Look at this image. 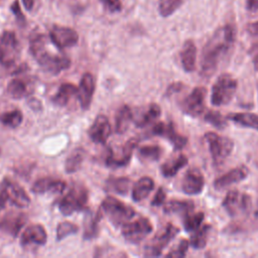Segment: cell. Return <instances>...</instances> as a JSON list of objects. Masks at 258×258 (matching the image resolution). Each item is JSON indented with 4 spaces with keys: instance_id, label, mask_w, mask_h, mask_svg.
I'll list each match as a JSON object with an SVG mask.
<instances>
[{
    "instance_id": "5",
    "label": "cell",
    "mask_w": 258,
    "mask_h": 258,
    "mask_svg": "<svg viewBox=\"0 0 258 258\" xmlns=\"http://www.w3.org/2000/svg\"><path fill=\"white\" fill-rule=\"evenodd\" d=\"M238 87L237 80L230 74H222L212 87L211 102L214 106L227 105L233 99Z\"/></svg>"
},
{
    "instance_id": "23",
    "label": "cell",
    "mask_w": 258,
    "mask_h": 258,
    "mask_svg": "<svg viewBox=\"0 0 258 258\" xmlns=\"http://www.w3.org/2000/svg\"><path fill=\"white\" fill-rule=\"evenodd\" d=\"M67 187V183L61 179L52 177H42L37 179L31 186V190L34 194H45V192H57L61 194Z\"/></svg>"
},
{
    "instance_id": "18",
    "label": "cell",
    "mask_w": 258,
    "mask_h": 258,
    "mask_svg": "<svg viewBox=\"0 0 258 258\" xmlns=\"http://www.w3.org/2000/svg\"><path fill=\"white\" fill-rule=\"evenodd\" d=\"M1 184L5 187L11 205H13L19 209L26 208L29 206L30 198L28 197V195L24 190V188L22 186H20L17 182L5 177L1 181Z\"/></svg>"
},
{
    "instance_id": "25",
    "label": "cell",
    "mask_w": 258,
    "mask_h": 258,
    "mask_svg": "<svg viewBox=\"0 0 258 258\" xmlns=\"http://www.w3.org/2000/svg\"><path fill=\"white\" fill-rule=\"evenodd\" d=\"M154 188V181L149 176L139 178L133 185L132 199L135 202H141L146 199Z\"/></svg>"
},
{
    "instance_id": "38",
    "label": "cell",
    "mask_w": 258,
    "mask_h": 258,
    "mask_svg": "<svg viewBox=\"0 0 258 258\" xmlns=\"http://www.w3.org/2000/svg\"><path fill=\"white\" fill-rule=\"evenodd\" d=\"M162 153L161 148L158 145H144L139 148L138 156L142 160L156 161L160 158Z\"/></svg>"
},
{
    "instance_id": "49",
    "label": "cell",
    "mask_w": 258,
    "mask_h": 258,
    "mask_svg": "<svg viewBox=\"0 0 258 258\" xmlns=\"http://www.w3.org/2000/svg\"><path fill=\"white\" fill-rule=\"evenodd\" d=\"M247 9L251 12L258 10V0H247Z\"/></svg>"
},
{
    "instance_id": "14",
    "label": "cell",
    "mask_w": 258,
    "mask_h": 258,
    "mask_svg": "<svg viewBox=\"0 0 258 258\" xmlns=\"http://www.w3.org/2000/svg\"><path fill=\"white\" fill-rule=\"evenodd\" d=\"M152 133L154 135L166 138L172 144L175 150L182 149L187 143V138L176 132L172 123L165 124L163 122H158L153 126Z\"/></svg>"
},
{
    "instance_id": "50",
    "label": "cell",
    "mask_w": 258,
    "mask_h": 258,
    "mask_svg": "<svg viewBox=\"0 0 258 258\" xmlns=\"http://www.w3.org/2000/svg\"><path fill=\"white\" fill-rule=\"evenodd\" d=\"M22 3L26 10L30 11L34 5V0H22Z\"/></svg>"
},
{
    "instance_id": "36",
    "label": "cell",
    "mask_w": 258,
    "mask_h": 258,
    "mask_svg": "<svg viewBox=\"0 0 258 258\" xmlns=\"http://www.w3.org/2000/svg\"><path fill=\"white\" fill-rule=\"evenodd\" d=\"M204 218H205V214L203 212H197V213L190 212L184 215V219H183L184 230L186 232L196 231L198 228L202 226Z\"/></svg>"
},
{
    "instance_id": "40",
    "label": "cell",
    "mask_w": 258,
    "mask_h": 258,
    "mask_svg": "<svg viewBox=\"0 0 258 258\" xmlns=\"http://www.w3.org/2000/svg\"><path fill=\"white\" fill-rule=\"evenodd\" d=\"M205 120L217 129L223 130L227 126V119L220 112L210 110L205 115Z\"/></svg>"
},
{
    "instance_id": "46",
    "label": "cell",
    "mask_w": 258,
    "mask_h": 258,
    "mask_svg": "<svg viewBox=\"0 0 258 258\" xmlns=\"http://www.w3.org/2000/svg\"><path fill=\"white\" fill-rule=\"evenodd\" d=\"M10 204L8 194L5 189V187L0 183V212L7 206V204Z\"/></svg>"
},
{
    "instance_id": "13",
    "label": "cell",
    "mask_w": 258,
    "mask_h": 258,
    "mask_svg": "<svg viewBox=\"0 0 258 258\" xmlns=\"http://www.w3.org/2000/svg\"><path fill=\"white\" fill-rule=\"evenodd\" d=\"M138 145V139L131 138L129 139L120 150L119 154H115L112 152L111 149H109L107 157H106V165L111 168H118L127 165L132 157L133 150Z\"/></svg>"
},
{
    "instance_id": "52",
    "label": "cell",
    "mask_w": 258,
    "mask_h": 258,
    "mask_svg": "<svg viewBox=\"0 0 258 258\" xmlns=\"http://www.w3.org/2000/svg\"><path fill=\"white\" fill-rule=\"evenodd\" d=\"M256 214H257V216H258V204H257V212H256Z\"/></svg>"
},
{
    "instance_id": "39",
    "label": "cell",
    "mask_w": 258,
    "mask_h": 258,
    "mask_svg": "<svg viewBox=\"0 0 258 258\" xmlns=\"http://www.w3.org/2000/svg\"><path fill=\"white\" fill-rule=\"evenodd\" d=\"M184 0H159L158 11L162 17H168L173 14L182 4Z\"/></svg>"
},
{
    "instance_id": "47",
    "label": "cell",
    "mask_w": 258,
    "mask_h": 258,
    "mask_svg": "<svg viewBox=\"0 0 258 258\" xmlns=\"http://www.w3.org/2000/svg\"><path fill=\"white\" fill-rule=\"evenodd\" d=\"M183 85L181 83H173L171 84L168 88H167V91H166V96H170L174 93H177L179 91H181Z\"/></svg>"
},
{
    "instance_id": "8",
    "label": "cell",
    "mask_w": 258,
    "mask_h": 258,
    "mask_svg": "<svg viewBox=\"0 0 258 258\" xmlns=\"http://www.w3.org/2000/svg\"><path fill=\"white\" fill-rule=\"evenodd\" d=\"M153 230L151 222L145 218L141 217L132 222H127L122 226L121 234L123 238L131 244H138L144 240Z\"/></svg>"
},
{
    "instance_id": "20",
    "label": "cell",
    "mask_w": 258,
    "mask_h": 258,
    "mask_svg": "<svg viewBox=\"0 0 258 258\" xmlns=\"http://www.w3.org/2000/svg\"><path fill=\"white\" fill-rule=\"evenodd\" d=\"M95 93V79L92 74L86 73L83 75L78 87V99L83 110L90 108L92 99Z\"/></svg>"
},
{
    "instance_id": "31",
    "label": "cell",
    "mask_w": 258,
    "mask_h": 258,
    "mask_svg": "<svg viewBox=\"0 0 258 258\" xmlns=\"http://www.w3.org/2000/svg\"><path fill=\"white\" fill-rule=\"evenodd\" d=\"M131 180L128 177H110L107 179L105 188L107 191L116 192L119 195H125L129 190Z\"/></svg>"
},
{
    "instance_id": "35",
    "label": "cell",
    "mask_w": 258,
    "mask_h": 258,
    "mask_svg": "<svg viewBox=\"0 0 258 258\" xmlns=\"http://www.w3.org/2000/svg\"><path fill=\"white\" fill-rule=\"evenodd\" d=\"M84 161V151L81 148L75 149L66 159L64 169L67 173H74L81 167Z\"/></svg>"
},
{
    "instance_id": "45",
    "label": "cell",
    "mask_w": 258,
    "mask_h": 258,
    "mask_svg": "<svg viewBox=\"0 0 258 258\" xmlns=\"http://www.w3.org/2000/svg\"><path fill=\"white\" fill-rule=\"evenodd\" d=\"M10 9H11V11L13 12V14H14L15 17H16V19H17L19 22H21V23L25 22V17H24V15H23V13L21 12L20 5H19L18 0H15V1L13 2V4H12L11 7H10Z\"/></svg>"
},
{
    "instance_id": "10",
    "label": "cell",
    "mask_w": 258,
    "mask_h": 258,
    "mask_svg": "<svg viewBox=\"0 0 258 258\" xmlns=\"http://www.w3.org/2000/svg\"><path fill=\"white\" fill-rule=\"evenodd\" d=\"M207 90L203 87L195 88L182 99L179 106L181 111L190 117H200L206 109Z\"/></svg>"
},
{
    "instance_id": "48",
    "label": "cell",
    "mask_w": 258,
    "mask_h": 258,
    "mask_svg": "<svg viewBox=\"0 0 258 258\" xmlns=\"http://www.w3.org/2000/svg\"><path fill=\"white\" fill-rule=\"evenodd\" d=\"M247 30L252 35H258V21L249 23L247 25Z\"/></svg>"
},
{
    "instance_id": "42",
    "label": "cell",
    "mask_w": 258,
    "mask_h": 258,
    "mask_svg": "<svg viewBox=\"0 0 258 258\" xmlns=\"http://www.w3.org/2000/svg\"><path fill=\"white\" fill-rule=\"evenodd\" d=\"M189 242L185 239H181L178 245H176L171 251H169L166 254V257H174V258H181L186 255L187 248H188Z\"/></svg>"
},
{
    "instance_id": "4",
    "label": "cell",
    "mask_w": 258,
    "mask_h": 258,
    "mask_svg": "<svg viewBox=\"0 0 258 258\" xmlns=\"http://www.w3.org/2000/svg\"><path fill=\"white\" fill-rule=\"evenodd\" d=\"M102 210L115 227L123 226L135 215V211L132 207L113 196H108L103 200Z\"/></svg>"
},
{
    "instance_id": "26",
    "label": "cell",
    "mask_w": 258,
    "mask_h": 258,
    "mask_svg": "<svg viewBox=\"0 0 258 258\" xmlns=\"http://www.w3.org/2000/svg\"><path fill=\"white\" fill-rule=\"evenodd\" d=\"M76 95H78V88L71 83H63L62 85H60L58 91L52 97L51 101L54 105L63 107Z\"/></svg>"
},
{
    "instance_id": "7",
    "label": "cell",
    "mask_w": 258,
    "mask_h": 258,
    "mask_svg": "<svg viewBox=\"0 0 258 258\" xmlns=\"http://www.w3.org/2000/svg\"><path fill=\"white\" fill-rule=\"evenodd\" d=\"M20 45L13 31L5 30L0 35V64L9 68L15 64L19 57Z\"/></svg>"
},
{
    "instance_id": "28",
    "label": "cell",
    "mask_w": 258,
    "mask_h": 258,
    "mask_svg": "<svg viewBox=\"0 0 258 258\" xmlns=\"http://www.w3.org/2000/svg\"><path fill=\"white\" fill-rule=\"evenodd\" d=\"M102 218L100 211L91 213L86 217L84 221V235L85 240H92L98 236L99 233V223Z\"/></svg>"
},
{
    "instance_id": "37",
    "label": "cell",
    "mask_w": 258,
    "mask_h": 258,
    "mask_svg": "<svg viewBox=\"0 0 258 258\" xmlns=\"http://www.w3.org/2000/svg\"><path fill=\"white\" fill-rule=\"evenodd\" d=\"M22 120H23V114L20 110H17V109L5 112L0 117L1 123L4 126L10 127V128L18 127L21 124Z\"/></svg>"
},
{
    "instance_id": "29",
    "label": "cell",
    "mask_w": 258,
    "mask_h": 258,
    "mask_svg": "<svg viewBox=\"0 0 258 258\" xmlns=\"http://www.w3.org/2000/svg\"><path fill=\"white\" fill-rule=\"evenodd\" d=\"M187 163V157L183 154H179L178 156L171 158L164 162L161 167V173L165 177H172L174 176L183 166H185Z\"/></svg>"
},
{
    "instance_id": "44",
    "label": "cell",
    "mask_w": 258,
    "mask_h": 258,
    "mask_svg": "<svg viewBox=\"0 0 258 258\" xmlns=\"http://www.w3.org/2000/svg\"><path fill=\"white\" fill-rule=\"evenodd\" d=\"M101 1L104 3L107 10H109L110 12H119L122 9V4L120 0H101Z\"/></svg>"
},
{
    "instance_id": "9",
    "label": "cell",
    "mask_w": 258,
    "mask_h": 258,
    "mask_svg": "<svg viewBox=\"0 0 258 258\" xmlns=\"http://www.w3.org/2000/svg\"><path fill=\"white\" fill-rule=\"evenodd\" d=\"M178 231H179L178 228H176L173 224L168 223L161 231H159L151 239L150 243L146 245L144 250V255L147 257L160 256L163 249L169 244L170 241L174 239Z\"/></svg>"
},
{
    "instance_id": "12",
    "label": "cell",
    "mask_w": 258,
    "mask_h": 258,
    "mask_svg": "<svg viewBox=\"0 0 258 258\" xmlns=\"http://www.w3.org/2000/svg\"><path fill=\"white\" fill-rule=\"evenodd\" d=\"M49 38L58 49H64L78 43L79 34L71 27L53 25L49 31Z\"/></svg>"
},
{
    "instance_id": "41",
    "label": "cell",
    "mask_w": 258,
    "mask_h": 258,
    "mask_svg": "<svg viewBox=\"0 0 258 258\" xmlns=\"http://www.w3.org/2000/svg\"><path fill=\"white\" fill-rule=\"evenodd\" d=\"M79 231V227L69 221H63L59 223L56 227V240L60 241L66 237L73 235Z\"/></svg>"
},
{
    "instance_id": "3",
    "label": "cell",
    "mask_w": 258,
    "mask_h": 258,
    "mask_svg": "<svg viewBox=\"0 0 258 258\" xmlns=\"http://www.w3.org/2000/svg\"><path fill=\"white\" fill-rule=\"evenodd\" d=\"M89 201V191L83 184H74L69 192L58 202V209L64 216H70L75 212H81L87 209Z\"/></svg>"
},
{
    "instance_id": "2",
    "label": "cell",
    "mask_w": 258,
    "mask_h": 258,
    "mask_svg": "<svg viewBox=\"0 0 258 258\" xmlns=\"http://www.w3.org/2000/svg\"><path fill=\"white\" fill-rule=\"evenodd\" d=\"M29 49L34 59L46 73L57 75L71 66L69 57L53 53L47 49V40L43 34L35 33L30 37Z\"/></svg>"
},
{
    "instance_id": "53",
    "label": "cell",
    "mask_w": 258,
    "mask_h": 258,
    "mask_svg": "<svg viewBox=\"0 0 258 258\" xmlns=\"http://www.w3.org/2000/svg\"><path fill=\"white\" fill-rule=\"evenodd\" d=\"M0 154H1V151H0Z\"/></svg>"
},
{
    "instance_id": "22",
    "label": "cell",
    "mask_w": 258,
    "mask_h": 258,
    "mask_svg": "<svg viewBox=\"0 0 258 258\" xmlns=\"http://www.w3.org/2000/svg\"><path fill=\"white\" fill-rule=\"evenodd\" d=\"M249 169L245 165H239L230 171L219 176L214 181V187L216 189H223L233 183H237L248 176Z\"/></svg>"
},
{
    "instance_id": "1",
    "label": "cell",
    "mask_w": 258,
    "mask_h": 258,
    "mask_svg": "<svg viewBox=\"0 0 258 258\" xmlns=\"http://www.w3.org/2000/svg\"><path fill=\"white\" fill-rule=\"evenodd\" d=\"M236 40V29L232 24L219 27L205 44L201 56V75L211 78L220 62L231 52Z\"/></svg>"
},
{
    "instance_id": "51",
    "label": "cell",
    "mask_w": 258,
    "mask_h": 258,
    "mask_svg": "<svg viewBox=\"0 0 258 258\" xmlns=\"http://www.w3.org/2000/svg\"><path fill=\"white\" fill-rule=\"evenodd\" d=\"M253 63H254V68L256 71H258V54L254 57L253 59Z\"/></svg>"
},
{
    "instance_id": "33",
    "label": "cell",
    "mask_w": 258,
    "mask_h": 258,
    "mask_svg": "<svg viewBox=\"0 0 258 258\" xmlns=\"http://www.w3.org/2000/svg\"><path fill=\"white\" fill-rule=\"evenodd\" d=\"M211 226L206 224L194 231V234L190 236L189 245L195 249H203L207 245Z\"/></svg>"
},
{
    "instance_id": "24",
    "label": "cell",
    "mask_w": 258,
    "mask_h": 258,
    "mask_svg": "<svg viewBox=\"0 0 258 258\" xmlns=\"http://www.w3.org/2000/svg\"><path fill=\"white\" fill-rule=\"evenodd\" d=\"M197 47L191 39L184 41L180 50V61L185 72L190 73L196 69Z\"/></svg>"
},
{
    "instance_id": "6",
    "label": "cell",
    "mask_w": 258,
    "mask_h": 258,
    "mask_svg": "<svg viewBox=\"0 0 258 258\" xmlns=\"http://www.w3.org/2000/svg\"><path fill=\"white\" fill-rule=\"evenodd\" d=\"M205 140L209 145V150L216 166H220L230 156L234 148V142L229 137L221 136L216 132H207Z\"/></svg>"
},
{
    "instance_id": "11",
    "label": "cell",
    "mask_w": 258,
    "mask_h": 258,
    "mask_svg": "<svg viewBox=\"0 0 258 258\" xmlns=\"http://www.w3.org/2000/svg\"><path fill=\"white\" fill-rule=\"evenodd\" d=\"M222 205L227 213L234 217L249 210L251 206V198L244 192L233 189L226 195Z\"/></svg>"
},
{
    "instance_id": "19",
    "label": "cell",
    "mask_w": 258,
    "mask_h": 258,
    "mask_svg": "<svg viewBox=\"0 0 258 258\" xmlns=\"http://www.w3.org/2000/svg\"><path fill=\"white\" fill-rule=\"evenodd\" d=\"M47 241V234L44 227L40 224H32L27 226L20 238L22 247L42 246Z\"/></svg>"
},
{
    "instance_id": "43",
    "label": "cell",
    "mask_w": 258,
    "mask_h": 258,
    "mask_svg": "<svg viewBox=\"0 0 258 258\" xmlns=\"http://www.w3.org/2000/svg\"><path fill=\"white\" fill-rule=\"evenodd\" d=\"M165 199H166V192L164 190L163 187H159L154 196V198L152 199V202H151V205L154 206V207H159L161 205L164 204L165 202Z\"/></svg>"
},
{
    "instance_id": "15",
    "label": "cell",
    "mask_w": 258,
    "mask_h": 258,
    "mask_svg": "<svg viewBox=\"0 0 258 258\" xmlns=\"http://www.w3.org/2000/svg\"><path fill=\"white\" fill-rule=\"evenodd\" d=\"M205 187V177L196 167H190L184 173L181 180V189L184 194L196 196L200 195Z\"/></svg>"
},
{
    "instance_id": "17",
    "label": "cell",
    "mask_w": 258,
    "mask_h": 258,
    "mask_svg": "<svg viewBox=\"0 0 258 258\" xmlns=\"http://www.w3.org/2000/svg\"><path fill=\"white\" fill-rule=\"evenodd\" d=\"M111 134V125L105 115H98L88 130L90 139L97 144H105Z\"/></svg>"
},
{
    "instance_id": "16",
    "label": "cell",
    "mask_w": 258,
    "mask_h": 258,
    "mask_svg": "<svg viewBox=\"0 0 258 258\" xmlns=\"http://www.w3.org/2000/svg\"><path fill=\"white\" fill-rule=\"evenodd\" d=\"M26 222V214L22 212H9L0 220V231L15 238Z\"/></svg>"
},
{
    "instance_id": "30",
    "label": "cell",
    "mask_w": 258,
    "mask_h": 258,
    "mask_svg": "<svg viewBox=\"0 0 258 258\" xmlns=\"http://www.w3.org/2000/svg\"><path fill=\"white\" fill-rule=\"evenodd\" d=\"M195 209V204L189 200H171L167 202L163 211L166 214H183L186 215Z\"/></svg>"
},
{
    "instance_id": "27",
    "label": "cell",
    "mask_w": 258,
    "mask_h": 258,
    "mask_svg": "<svg viewBox=\"0 0 258 258\" xmlns=\"http://www.w3.org/2000/svg\"><path fill=\"white\" fill-rule=\"evenodd\" d=\"M133 119V113L129 106L123 105L115 116V131L118 134L125 133Z\"/></svg>"
},
{
    "instance_id": "21",
    "label": "cell",
    "mask_w": 258,
    "mask_h": 258,
    "mask_svg": "<svg viewBox=\"0 0 258 258\" xmlns=\"http://www.w3.org/2000/svg\"><path fill=\"white\" fill-rule=\"evenodd\" d=\"M34 91V82L28 78H15L7 85L8 95L16 100L31 95Z\"/></svg>"
},
{
    "instance_id": "32",
    "label": "cell",
    "mask_w": 258,
    "mask_h": 258,
    "mask_svg": "<svg viewBox=\"0 0 258 258\" xmlns=\"http://www.w3.org/2000/svg\"><path fill=\"white\" fill-rule=\"evenodd\" d=\"M229 118L231 121L234 123L247 127V128H252L254 130L258 131V115L254 113H235V114H230Z\"/></svg>"
},
{
    "instance_id": "34",
    "label": "cell",
    "mask_w": 258,
    "mask_h": 258,
    "mask_svg": "<svg viewBox=\"0 0 258 258\" xmlns=\"http://www.w3.org/2000/svg\"><path fill=\"white\" fill-rule=\"evenodd\" d=\"M161 114V109L160 107L153 103V104H150L148 109L142 114V116L140 118L137 119V121L135 122L136 123V126L137 127H145L147 126L148 124H150L151 122L155 121L156 119L159 118Z\"/></svg>"
}]
</instances>
